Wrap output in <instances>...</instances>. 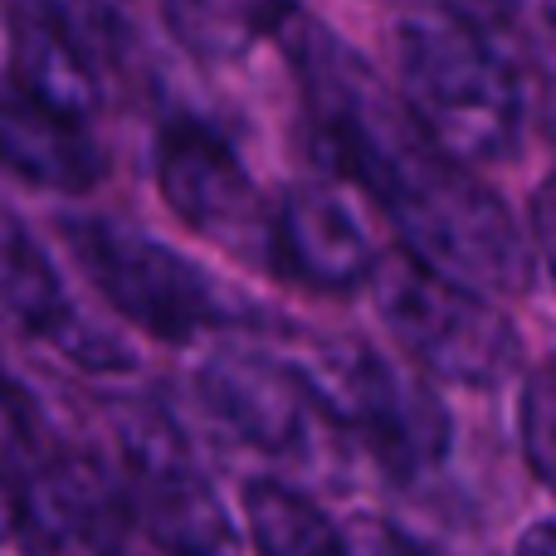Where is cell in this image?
<instances>
[{"label": "cell", "instance_id": "cell-1", "mask_svg": "<svg viewBox=\"0 0 556 556\" xmlns=\"http://www.w3.org/2000/svg\"><path fill=\"white\" fill-rule=\"evenodd\" d=\"M278 39L288 45L317 156L371 195L405 254L483 293H528L538 244L469 162L415 123L401 88L391 93L346 39L307 15Z\"/></svg>", "mask_w": 556, "mask_h": 556}, {"label": "cell", "instance_id": "cell-2", "mask_svg": "<svg viewBox=\"0 0 556 556\" xmlns=\"http://www.w3.org/2000/svg\"><path fill=\"white\" fill-rule=\"evenodd\" d=\"M395 74L415 123L459 162H513L528 132L522 68L493 45V29L459 15L405 20L395 35Z\"/></svg>", "mask_w": 556, "mask_h": 556}, {"label": "cell", "instance_id": "cell-3", "mask_svg": "<svg viewBox=\"0 0 556 556\" xmlns=\"http://www.w3.org/2000/svg\"><path fill=\"white\" fill-rule=\"evenodd\" d=\"M298 366L332 430L362 444L395 483H420L450 459V405L430 386L434 376H425L410 356L395 362L356 337H317L298 346Z\"/></svg>", "mask_w": 556, "mask_h": 556}, {"label": "cell", "instance_id": "cell-4", "mask_svg": "<svg viewBox=\"0 0 556 556\" xmlns=\"http://www.w3.org/2000/svg\"><path fill=\"white\" fill-rule=\"evenodd\" d=\"M78 274L108 298L117 317L137 323L156 342H195L250 323V303L235 298L191 254L172 250L162 235L113 215H64L59 220Z\"/></svg>", "mask_w": 556, "mask_h": 556}, {"label": "cell", "instance_id": "cell-5", "mask_svg": "<svg viewBox=\"0 0 556 556\" xmlns=\"http://www.w3.org/2000/svg\"><path fill=\"white\" fill-rule=\"evenodd\" d=\"M376 313L401 356L425 376L464 391H493L522 366V337L493 293L430 269L425 260H386L376 269Z\"/></svg>", "mask_w": 556, "mask_h": 556}, {"label": "cell", "instance_id": "cell-6", "mask_svg": "<svg viewBox=\"0 0 556 556\" xmlns=\"http://www.w3.org/2000/svg\"><path fill=\"white\" fill-rule=\"evenodd\" d=\"M152 176L166 211L195 240L254 274H278V205H269L225 132L195 117L166 123L152 147Z\"/></svg>", "mask_w": 556, "mask_h": 556}, {"label": "cell", "instance_id": "cell-7", "mask_svg": "<svg viewBox=\"0 0 556 556\" xmlns=\"http://www.w3.org/2000/svg\"><path fill=\"white\" fill-rule=\"evenodd\" d=\"M123 479L132 493L137 528L172 552H225L235 547V522L201 473L181 425L156 401L123 405L113 415Z\"/></svg>", "mask_w": 556, "mask_h": 556}, {"label": "cell", "instance_id": "cell-8", "mask_svg": "<svg viewBox=\"0 0 556 556\" xmlns=\"http://www.w3.org/2000/svg\"><path fill=\"white\" fill-rule=\"evenodd\" d=\"M195 391L220 430H230L244 450L283 464H313L317 434L332 430L303 366L274 356L269 346H215L195 371Z\"/></svg>", "mask_w": 556, "mask_h": 556}, {"label": "cell", "instance_id": "cell-9", "mask_svg": "<svg viewBox=\"0 0 556 556\" xmlns=\"http://www.w3.org/2000/svg\"><path fill=\"white\" fill-rule=\"evenodd\" d=\"M0 337L39 346L84 376H127L137 366L132 346L74 303L49 250L5 201H0Z\"/></svg>", "mask_w": 556, "mask_h": 556}, {"label": "cell", "instance_id": "cell-10", "mask_svg": "<svg viewBox=\"0 0 556 556\" xmlns=\"http://www.w3.org/2000/svg\"><path fill=\"white\" fill-rule=\"evenodd\" d=\"M371 195L342 172L307 176L278 195V278L317 293H352L386 264Z\"/></svg>", "mask_w": 556, "mask_h": 556}, {"label": "cell", "instance_id": "cell-11", "mask_svg": "<svg viewBox=\"0 0 556 556\" xmlns=\"http://www.w3.org/2000/svg\"><path fill=\"white\" fill-rule=\"evenodd\" d=\"M5 74L20 93L93 123L108 108L98 25L68 0H15L5 10Z\"/></svg>", "mask_w": 556, "mask_h": 556}, {"label": "cell", "instance_id": "cell-12", "mask_svg": "<svg viewBox=\"0 0 556 556\" xmlns=\"http://www.w3.org/2000/svg\"><path fill=\"white\" fill-rule=\"evenodd\" d=\"M132 528L127 479L88 454H49L20 479V542L35 552H117Z\"/></svg>", "mask_w": 556, "mask_h": 556}, {"label": "cell", "instance_id": "cell-13", "mask_svg": "<svg viewBox=\"0 0 556 556\" xmlns=\"http://www.w3.org/2000/svg\"><path fill=\"white\" fill-rule=\"evenodd\" d=\"M0 172L54 195H88L108 176V152L88 117L59 113L10 84L0 88Z\"/></svg>", "mask_w": 556, "mask_h": 556}, {"label": "cell", "instance_id": "cell-14", "mask_svg": "<svg viewBox=\"0 0 556 556\" xmlns=\"http://www.w3.org/2000/svg\"><path fill=\"white\" fill-rule=\"evenodd\" d=\"M156 5L172 39L201 64H240L303 15V0H156Z\"/></svg>", "mask_w": 556, "mask_h": 556}, {"label": "cell", "instance_id": "cell-15", "mask_svg": "<svg viewBox=\"0 0 556 556\" xmlns=\"http://www.w3.org/2000/svg\"><path fill=\"white\" fill-rule=\"evenodd\" d=\"M244 532L254 547L278 556H313V552H346V532L307 498L303 489L283 479H250L240 493Z\"/></svg>", "mask_w": 556, "mask_h": 556}, {"label": "cell", "instance_id": "cell-16", "mask_svg": "<svg viewBox=\"0 0 556 556\" xmlns=\"http://www.w3.org/2000/svg\"><path fill=\"white\" fill-rule=\"evenodd\" d=\"M518 440L532 479L556 498V366H538L518 401Z\"/></svg>", "mask_w": 556, "mask_h": 556}, {"label": "cell", "instance_id": "cell-17", "mask_svg": "<svg viewBox=\"0 0 556 556\" xmlns=\"http://www.w3.org/2000/svg\"><path fill=\"white\" fill-rule=\"evenodd\" d=\"M39 459H49V430L35 395L0 371V473L25 479Z\"/></svg>", "mask_w": 556, "mask_h": 556}, {"label": "cell", "instance_id": "cell-18", "mask_svg": "<svg viewBox=\"0 0 556 556\" xmlns=\"http://www.w3.org/2000/svg\"><path fill=\"white\" fill-rule=\"evenodd\" d=\"M532 244H538V260L556 288V176H547L532 195Z\"/></svg>", "mask_w": 556, "mask_h": 556}, {"label": "cell", "instance_id": "cell-19", "mask_svg": "<svg viewBox=\"0 0 556 556\" xmlns=\"http://www.w3.org/2000/svg\"><path fill=\"white\" fill-rule=\"evenodd\" d=\"M450 15H459V20H469V25H479V29H508L513 20L522 15V0H440Z\"/></svg>", "mask_w": 556, "mask_h": 556}, {"label": "cell", "instance_id": "cell-20", "mask_svg": "<svg viewBox=\"0 0 556 556\" xmlns=\"http://www.w3.org/2000/svg\"><path fill=\"white\" fill-rule=\"evenodd\" d=\"M10 538H20V493L0 473V542H10Z\"/></svg>", "mask_w": 556, "mask_h": 556}, {"label": "cell", "instance_id": "cell-21", "mask_svg": "<svg viewBox=\"0 0 556 556\" xmlns=\"http://www.w3.org/2000/svg\"><path fill=\"white\" fill-rule=\"evenodd\" d=\"M518 547H522V552H556V518L532 522V528L518 538Z\"/></svg>", "mask_w": 556, "mask_h": 556}]
</instances>
